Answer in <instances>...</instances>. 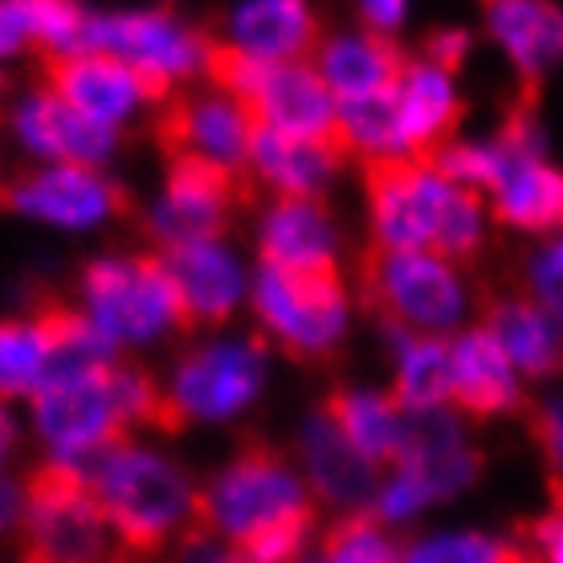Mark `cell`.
Masks as SVG:
<instances>
[{"mask_svg": "<svg viewBox=\"0 0 563 563\" xmlns=\"http://www.w3.org/2000/svg\"><path fill=\"white\" fill-rule=\"evenodd\" d=\"M319 503L286 453L250 437L238 457L200 486L197 519L241 563H298L319 527Z\"/></svg>", "mask_w": 563, "mask_h": 563, "instance_id": "1", "label": "cell"}, {"mask_svg": "<svg viewBox=\"0 0 563 563\" xmlns=\"http://www.w3.org/2000/svg\"><path fill=\"white\" fill-rule=\"evenodd\" d=\"M372 241L388 250H429L465 266L486 241V197L457 184L433 155L364 159Z\"/></svg>", "mask_w": 563, "mask_h": 563, "instance_id": "2", "label": "cell"}, {"mask_svg": "<svg viewBox=\"0 0 563 563\" xmlns=\"http://www.w3.org/2000/svg\"><path fill=\"white\" fill-rule=\"evenodd\" d=\"M86 470L95 478L119 551L128 555L152 560L168 551L188 531V522L197 519L200 486H192L180 465L159 453L119 445L99 453V462Z\"/></svg>", "mask_w": 563, "mask_h": 563, "instance_id": "3", "label": "cell"}, {"mask_svg": "<svg viewBox=\"0 0 563 563\" xmlns=\"http://www.w3.org/2000/svg\"><path fill=\"white\" fill-rule=\"evenodd\" d=\"M360 295L388 335H453L470 310L457 262L429 250H388L376 241L360 257Z\"/></svg>", "mask_w": 563, "mask_h": 563, "instance_id": "4", "label": "cell"}, {"mask_svg": "<svg viewBox=\"0 0 563 563\" xmlns=\"http://www.w3.org/2000/svg\"><path fill=\"white\" fill-rule=\"evenodd\" d=\"M21 551L45 563H107L111 560V519L102 510L95 478L78 457H45L25 474V515Z\"/></svg>", "mask_w": 563, "mask_h": 563, "instance_id": "5", "label": "cell"}, {"mask_svg": "<svg viewBox=\"0 0 563 563\" xmlns=\"http://www.w3.org/2000/svg\"><path fill=\"white\" fill-rule=\"evenodd\" d=\"M254 310L266 335L298 364L335 360L347 335V282L343 269H295L262 262Z\"/></svg>", "mask_w": 563, "mask_h": 563, "instance_id": "6", "label": "cell"}, {"mask_svg": "<svg viewBox=\"0 0 563 563\" xmlns=\"http://www.w3.org/2000/svg\"><path fill=\"white\" fill-rule=\"evenodd\" d=\"M29 409L37 433L62 457H99L128 445L131 437V421L114 393V355L45 372V380L29 393Z\"/></svg>", "mask_w": 563, "mask_h": 563, "instance_id": "7", "label": "cell"}, {"mask_svg": "<svg viewBox=\"0 0 563 563\" xmlns=\"http://www.w3.org/2000/svg\"><path fill=\"white\" fill-rule=\"evenodd\" d=\"M536 95L510 111L498 143V172L490 184V217L498 225L551 238L563 233V168L548 155L543 131L536 123Z\"/></svg>", "mask_w": 563, "mask_h": 563, "instance_id": "8", "label": "cell"}, {"mask_svg": "<svg viewBox=\"0 0 563 563\" xmlns=\"http://www.w3.org/2000/svg\"><path fill=\"white\" fill-rule=\"evenodd\" d=\"M82 302L114 347L147 343L168 327L180 331L176 286L159 254L95 257L82 269Z\"/></svg>", "mask_w": 563, "mask_h": 563, "instance_id": "9", "label": "cell"}, {"mask_svg": "<svg viewBox=\"0 0 563 563\" xmlns=\"http://www.w3.org/2000/svg\"><path fill=\"white\" fill-rule=\"evenodd\" d=\"M209 45L212 37L184 25L180 16L164 13V9H140V13L90 16L82 49H107V54L123 57L143 78H152L164 95H172L176 82L205 74Z\"/></svg>", "mask_w": 563, "mask_h": 563, "instance_id": "10", "label": "cell"}, {"mask_svg": "<svg viewBox=\"0 0 563 563\" xmlns=\"http://www.w3.org/2000/svg\"><path fill=\"white\" fill-rule=\"evenodd\" d=\"M245 200H250L245 172L197 155H168L164 197L147 221V233L159 241V250L184 241H217Z\"/></svg>", "mask_w": 563, "mask_h": 563, "instance_id": "11", "label": "cell"}, {"mask_svg": "<svg viewBox=\"0 0 563 563\" xmlns=\"http://www.w3.org/2000/svg\"><path fill=\"white\" fill-rule=\"evenodd\" d=\"M0 205L57 229H95L128 217L131 200L95 164H45L0 188Z\"/></svg>", "mask_w": 563, "mask_h": 563, "instance_id": "12", "label": "cell"}, {"mask_svg": "<svg viewBox=\"0 0 563 563\" xmlns=\"http://www.w3.org/2000/svg\"><path fill=\"white\" fill-rule=\"evenodd\" d=\"M254 131V111L238 95L209 82V90L168 95L159 102L155 140L168 155H197V159H212V164L245 172Z\"/></svg>", "mask_w": 563, "mask_h": 563, "instance_id": "13", "label": "cell"}, {"mask_svg": "<svg viewBox=\"0 0 563 563\" xmlns=\"http://www.w3.org/2000/svg\"><path fill=\"white\" fill-rule=\"evenodd\" d=\"M266 343L262 339H229L188 352L176 364L168 393L188 421H229L254 405L266 376Z\"/></svg>", "mask_w": 563, "mask_h": 563, "instance_id": "14", "label": "cell"}, {"mask_svg": "<svg viewBox=\"0 0 563 563\" xmlns=\"http://www.w3.org/2000/svg\"><path fill=\"white\" fill-rule=\"evenodd\" d=\"M42 78L62 99L111 131L123 128L147 102L168 99L152 78H143L135 66L107 49H74V54L42 57Z\"/></svg>", "mask_w": 563, "mask_h": 563, "instance_id": "15", "label": "cell"}, {"mask_svg": "<svg viewBox=\"0 0 563 563\" xmlns=\"http://www.w3.org/2000/svg\"><path fill=\"white\" fill-rule=\"evenodd\" d=\"M245 107L254 111L257 128L310 135V140H339V99L310 57L266 62L245 95Z\"/></svg>", "mask_w": 563, "mask_h": 563, "instance_id": "16", "label": "cell"}, {"mask_svg": "<svg viewBox=\"0 0 563 563\" xmlns=\"http://www.w3.org/2000/svg\"><path fill=\"white\" fill-rule=\"evenodd\" d=\"M531 405L527 380L510 364L507 347L486 327H465L453 335V388L450 409L465 421H490L510 417Z\"/></svg>", "mask_w": 563, "mask_h": 563, "instance_id": "17", "label": "cell"}, {"mask_svg": "<svg viewBox=\"0 0 563 563\" xmlns=\"http://www.w3.org/2000/svg\"><path fill=\"white\" fill-rule=\"evenodd\" d=\"M13 131L45 164H95L99 168L102 159H111L119 143V131L95 123L90 114H82L45 82L16 102Z\"/></svg>", "mask_w": 563, "mask_h": 563, "instance_id": "18", "label": "cell"}, {"mask_svg": "<svg viewBox=\"0 0 563 563\" xmlns=\"http://www.w3.org/2000/svg\"><path fill=\"white\" fill-rule=\"evenodd\" d=\"M168 266L180 302V331H209L221 327L238 310L241 298V266L217 241H184L155 250Z\"/></svg>", "mask_w": 563, "mask_h": 563, "instance_id": "19", "label": "cell"}, {"mask_svg": "<svg viewBox=\"0 0 563 563\" xmlns=\"http://www.w3.org/2000/svg\"><path fill=\"white\" fill-rule=\"evenodd\" d=\"M486 33L510 57L527 95L563 62V4L555 0H482Z\"/></svg>", "mask_w": 563, "mask_h": 563, "instance_id": "20", "label": "cell"}, {"mask_svg": "<svg viewBox=\"0 0 563 563\" xmlns=\"http://www.w3.org/2000/svg\"><path fill=\"white\" fill-rule=\"evenodd\" d=\"M396 131L405 155H433L453 140V128L462 119V95L453 82V70L437 66L429 57L409 62L400 82L393 86Z\"/></svg>", "mask_w": 563, "mask_h": 563, "instance_id": "21", "label": "cell"}, {"mask_svg": "<svg viewBox=\"0 0 563 563\" xmlns=\"http://www.w3.org/2000/svg\"><path fill=\"white\" fill-rule=\"evenodd\" d=\"M343 159H347V147L339 140H310V135L257 128L245 172L266 184L274 197H323Z\"/></svg>", "mask_w": 563, "mask_h": 563, "instance_id": "22", "label": "cell"}, {"mask_svg": "<svg viewBox=\"0 0 563 563\" xmlns=\"http://www.w3.org/2000/svg\"><path fill=\"white\" fill-rule=\"evenodd\" d=\"M482 327L507 347L522 380L563 376V323L531 295H498L482 302Z\"/></svg>", "mask_w": 563, "mask_h": 563, "instance_id": "23", "label": "cell"}, {"mask_svg": "<svg viewBox=\"0 0 563 563\" xmlns=\"http://www.w3.org/2000/svg\"><path fill=\"white\" fill-rule=\"evenodd\" d=\"M298 453H302V465H307V482L331 507L355 510V507H372L380 498L384 470L367 462L364 453L355 450L352 441L339 433L323 412H314L302 424Z\"/></svg>", "mask_w": 563, "mask_h": 563, "instance_id": "24", "label": "cell"}, {"mask_svg": "<svg viewBox=\"0 0 563 563\" xmlns=\"http://www.w3.org/2000/svg\"><path fill=\"white\" fill-rule=\"evenodd\" d=\"M257 254L274 266L335 269L339 229L327 212L323 197H274V205L262 212Z\"/></svg>", "mask_w": 563, "mask_h": 563, "instance_id": "25", "label": "cell"}, {"mask_svg": "<svg viewBox=\"0 0 563 563\" xmlns=\"http://www.w3.org/2000/svg\"><path fill=\"white\" fill-rule=\"evenodd\" d=\"M319 74L327 78V86L335 90L339 102H355V99H376V95H388L400 74H405V54L396 49V42L388 33H376V29H360V33H339V37H327L319 42L314 57H310Z\"/></svg>", "mask_w": 563, "mask_h": 563, "instance_id": "26", "label": "cell"}, {"mask_svg": "<svg viewBox=\"0 0 563 563\" xmlns=\"http://www.w3.org/2000/svg\"><path fill=\"white\" fill-rule=\"evenodd\" d=\"M229 45L262 62H298L319 49V16L307 0H241L229 16Z\"/></svg>", "mask_w": 563, "mask_h": 563, "instance_id": "27", "label": "cell"}, {"mask_svg": "<svg viewBox=\"0 0 563 563\" xmlns=\"http://www.w3.org/2000/svg\"><path fill=\"white\" fill-rule=\"evenodd\" d=\"M327 421L352 441L372 465L396 470L400 441H405V409L393 393H364V388H331L319 405Z\"/></svg>", "mask_w": 563, "mask_h": 563, "instance_id": "28", "label": "cell"}, {"mask_svg": "<svg viewBox=\"0 0 563 563\" xmlns=\"http://www.w3.org/2000/svg\"><path fill=\"white\" fill-rule=\"evenodd\" d=\"M396 352V380L393 400L405 412L450 409L453 388V335H393Z\"/></svg>", "mask_w": 563, "mask_h": 563, "instance_id": "29", "label": "cell"}, {"mask_svg": "<svg viewBox=\"0 0 563 563\" xmlns=\"http://www.w3.org/2000/svg\"><path fill=\"white\" fill-rule=\"evenodd\" d=\"M405 548L388 531V515L380 507H355L323 531L327 563H400Z\"/></svg>", "mask_w": 563, "mask_h": 563, "instance_id": "30", "label": "cell"}, {"mask_svg": "<svg viewBox=\"0 0 563 563\" xmlns=\"http://www.w3.org/2000/svg\"><path fill=\"white\" fill-rule=\"evenodd\" d=\"M45 343L33 319H0V400L29 396L45 380Z\"/></svg>", "mask_w": 563, "mask_h": 563, "instance_id": "31", "label": "cell"}, {"mask_svg": "<svg viewBox=\"0 0 563 563\" xmlns=\"http://www.w3.org/2000/svg\"><path fill=\"white\" fill-rule=\"evenodd\" d=\"M21 21H25L29 45H37L42 57L54 54H74L86 45V13L78 0H16Z\"/></svg>", "mask_w": 563, "mask_h": 563, "instance_id": "32", "label": "cell"}, {"mask_svg": "<svg viewBox=\"0 0 563 563\" xmlns=\"http://www.w3.org/2000/svg\"><path fill=\"white\" fill-rule=\"evenodd\" d=\"M531 548L515 539L482 536V531H457V536H433L405 548L400 563H527Z\"/></svg>", "mask_w": 563, "mask_h": 563, "instance_id": "33", "label": "cell"}, {"mask_svg": "<svg viewBox=\"0 0 563 563\" xmlns=\"http://www.w3.org/2000/svg\"><path fill=\"white\" fill-rule=\"evenodd\" d=\"M527 295L543 302V307L563 323V233H551L536 245V254L522 266Z\"/></svg>", "mask_w": 563, "mask_h": 563, "instance_id": "34", "label": "cell"}, {"mask_svg": "<svg viewBox=\"0 0 563 563\" xmlns=\"http://www.w3.org/2000/svg\"><path fill=\"white\" fill-rule=\"evenodd\" d=\"M527 409H531V433H536L551 478L563 482V393H543Z\"/></svg>", "mask_w": 563, "mask_h": 563, "instance_id": "35", "label": "cell"}, {"mask_svg": "<svg viewBox=\"0 0 563 563\" xmlns=\"http://www.w3.org/2000/svg\"><path fill=\"white\" fill-rule=\"evenodd\" d=\"M21 515H25V482L0 474V539L21 531Z\"/></svg>", "mask_w": 563, "mask_h": 563, "instance_id": "36", "label": "cell"}, {"mask_svg": "<svg viewBox=\"0 0 563 563\" xmlns=\"http://www.w3.org/2000/svg\"><path fill=\"white\" fill-rule=\"evenodd\" d=\"M405 4L409 0H360V16H364L367 29L393 37L396 29H400V21H405Z\"/></svg>", "mask_w": 563, "mask_h": 563, "instance_id": "37", "label": "cell"}, {"mask_svg": "<svg viewBox=\"0 0 563 563\" xmlns=\"http://www.w3.org/2000/svg\"><path fill=\"white\" fill-rule=\"evenodd\" d=\"M25 45H29V33H25V21H21L16 0H0V62L21 54Z\"/></svg>", "mask_w": 563, "mask_h": 563, "instance_id": "38", "label": "cell"}, {"mask_svg": "<svg viewBox=\"0 0 563 563\" xmlns=\"http://www.w3.org/2000/svg\"><path fill=\"white\" fill-rule=\"evenodd\" d=\"M465 49H470V37H465V33H437L433 42H429V49H424V57H429V62H437V66H445V70L457 74Z\"/></svg>", "mask_w": 563, "mask_h": 563, "instance_id": "39", "label": "cell"}, {"mask_svg": "<svg viewBox=\"0 0 563 563\" xmlns=\"http://www.w3.org/2000/svg\"><path fill=\"white\" fill-rule=\"evenodd\" d=\"M536 555L539 563H563V519L548 515L536 527Z\"/></svg>", "mask_w": 563, "mask_h": 563, "instance_id": "40", "label": "cell"}, {"mask_svg": "<svg viewBox=\"0 0 563 563\" xmlns=\"http://www.w3.org/2000/svg\"><path fill=\"white\" fill-rule=\"evenodd\" d=\"M16 445V421H13V412H9V405L0 400V462L13 453Z\"/></svg>", "mask_w": 563, "mask_h": 563, "instance_id": "41", "label": "cell"}, {"mask_svg": "<svg viewBox=\"0 0 563 563\" xmlns=\"http://www.w3.org/2000/svg\"><path fill=\"white\" fill-rule=\"evenodd\" d=\"M21 563H45L42 555H33V551H21Z\"/></svg>", "mask_w": 563, "mask_h": 563, "instance_id": "42", "label": "cell"}, {"mask_svg": "<svg viewBox=\"0 0 563 563\" xmlns=\"http://www.w3.org/2000/svg\"><path fill=\"white\" fill-rule=\"evenodd\" d=\"M221 563H241V560H238V555H233V551L225 548V555H221Z\"/></svg>", "mask_w": 563, "mask_h": 563, "instance_id": "43", "label": "cell"}, {"mask_svg": "<svg viewBox=\"0 0 563 563\" xmlns=\"http://www.w3.org/2000/svg\"><path fill=\"white\" fill-rule=\"evenodd\" d=\"M298 563H327V560H323V555H319V560H307V555H302V560H298Z\"/></svg>", "mask_w": 563, "mask_h": 563, "instance_id": "44", "label": "cell"}, {"mask_svg": "<svg viewBox=\"0 0 563 563\" xmlns=\"http://www.w3.org/2000/svg\"><path fill=\"white\" fill-rule=\"evenodd\" d=\"M555 515H560V519H563V490H560V507H555Z\"/></svg>", "mask_w": 563, "mask_h": 563, "instance_id": "45", "label": "cell"}, {"mask_svg": "<svg viewBox=\"0 0 563 563\" xmlns=\"http://www.w3.org/2000/svg\"><path fill=\"white\" fill-rule=\"evenodd\" d=\"M0 188H4V184H0Z\"/></svg>", "mask_w": 563, "mask_h": 563, "instance_id": "46", "label": "cell"}]
</instances>
